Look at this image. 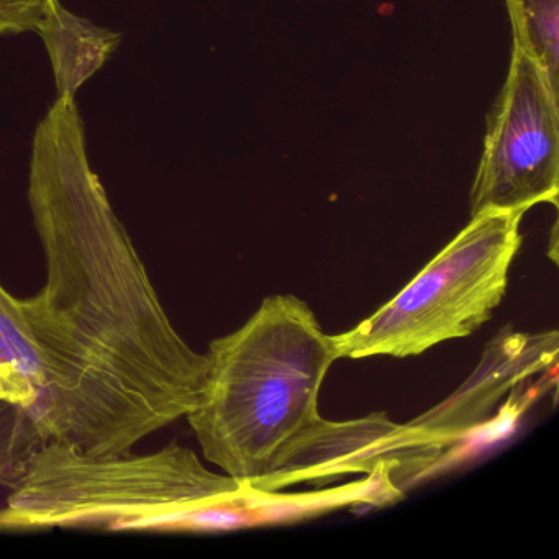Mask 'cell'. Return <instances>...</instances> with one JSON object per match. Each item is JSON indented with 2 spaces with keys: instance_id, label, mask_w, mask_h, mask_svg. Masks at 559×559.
<instances>
[{
  "instance_id": "52a82bcc",
  "label": "cell",
  "mask_w": 559,
  "mask_h": 559,
  "mask_svg": "<svg viewBox=\"0 0 559 559\" xmlns=\"http://www.w3.org/2000/svg\"><path fill=\"white\" fill-rule=\"evenodd\" d=\"M558 332L516 333L503 329L486 346L483 361L447 401L411 424L441 451L454 447L486 424L490 414L516 385L532 381L558 361Z\"/></svg>"
},
{
  "instance_id": "9c48e42d",
  "label": "cell",
  "mask_w": 559,
  "mask_h": 559,
  "mask_svg": "<svg viewBox=\"0 0 559 559\" xmlns=\"http://www.w3.org/2000/svg\"><path fill=\"white\" fill-rule=\"evenodd\" d=\"M513 47L532 58L559 87V0H506Z\"/></svg>"
},
{
  "instance_id": "6da1fadb",
  "label": "cell",
  "mask_w": 559,
  "mask_h": 559,
  "mask_svg": "<svg viewBox=\"0 0 559 559\" xmlns=\"http://www.w3.org/2000/svg\"><path fill=\"white\" fill-rule=\"evenodd\" d=\"M28 204L47 281L24 299L0 283V399L45 441L129 453L199 407L209 359L173 325L91 168L74 99L38 123Z\"/></svg>"
},
{
  "instance_id": "8fae6325",
  "label": "cell",
  "mask_w": 559,
  "mask_h": 559,
  "mask_svg": "<svg viewBox=\"0 0 559 559\" xmlns=\"http://www.w3.org/2000/svg\"><path fill=\"white\" fill-rule=\"evenodd\" d=\"M55 0H0V35L35 32Z\"/></svg>"
},
{
  "instance_id": "ba28073f",
  "label": "cell",
  "mask_w": 559,
  "mask_h": 559,
  "mask_svg": "<svg viewBox=\"0 0 559 559\" xmlns=\"http://www.w3.org/2000/svg\"><path fill=\"white\" fill-rule=\"evenodd\" d=\"M45 41L58 97L74 99L78 90L104 67L120 44V35L78 17L55 0L37 27Z\"/></svg>"
},
{
  "instance_id": "3957f363",
  "label": "cell",
  "mask_w": 559,
  "mask_h": 559,
  "mask_svg": "<svg viewBox=\"0 0 559 559\" xmlns=\"http://www.w3.org/2000/svg\"><path fill=\"white\" fill-rule=\"evenodd\" d=\"M205 355L204 399L186 418L209 463L260 489L323 418L320 389L340 359L333 335L299 297L270 296Z\"/></svg>"
},
{
  "instance_id": "8992f818",
  "label": "cell",
  "mask_w": 559,
  "mask_h": 559,
  "mask_svg": "<svg viewBox=\"0 0 559 559\" xmlns=\"http://www.w3.org/2000/svg\"><path fill=\"white\" fill-rule=\"evenodd\" d=\"M443 456L414 425H399L384 414L320 424L280 461L260 489L277 492L296 484L323 486L348 474H388L411 484L424 477Z\"/></svg>"
},
{
  "instance_id": "7a4b0ae2",
  "label": "cell",
  "mask_w": 559,
  "mask_h": 559,
  "mask_svg": "<svg viewBox=\"0 0 559 559\" xmlns=\"http://www.w3.org/2000/svg\"><path fill=\"white\" fill-rule=\"evenodd\" d=\"M264 490L205 467L182 444L93 454L44 441L0 506V532H207L250 525Z\"/></svg>"
},
{
  "instance_id": "30bf717a",
  "label": "cell",
  "mask_w": 559,
  "mask_h": 559,
  "mask_svg": "<svg viewBox=\"0 0 559 559\" xmlns=\"http://www.w3.org/2000/svg\"><path fill=\"white\" fill-rule=\"evenodd\" d=\"M44 441L22 408L0 399V487L11 489L21 479Z\"/></svg>"
},
{
  "instance_id": "277c9868",
  "label": "cell",
  "mask_w": 559,
  "mask_h": 559,
  "mask_svg": "<svg viewBox=\"0 0 559 559\" xmlns=\"http://www.w3.org/2000/svg\"><path fill=\"white\" fill-rule=\"evenodd\" d=\"M525 211H487L469 224L388 304L333 335L338 358H407L489 322L522 247Z\"/></svg>"
},
{
  "instance_id": "5b68a950",
  "label": "cell",
  "mask_w": 559,
  "mask_h": 559,
  "mask_svg": "<svg viewBox=\"0 0 559 559\" xmlns=\"http://www.w3.org/2000/svg\"><path fill=\"white\" fill-rule=\"evenodd\" d=\"M559 87L519 48L487 123L471 189V217L558 205Z\"/></svg>"
}]
</instances>
